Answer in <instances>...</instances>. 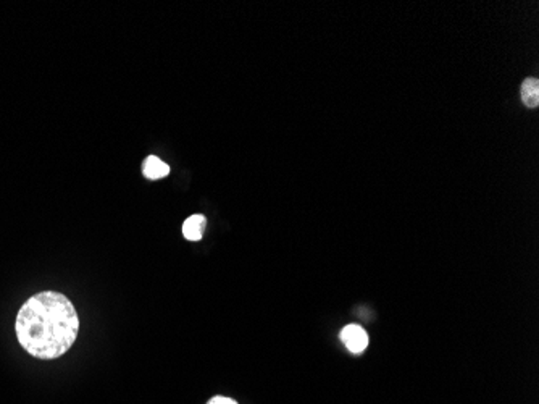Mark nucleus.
<instances>
[{"label": "nucleus", "mask_w": 539, "mask_h": 404, "mask_svg": "<svg viewBox=\"0 0 539 404\" xmlns=\"http://www.w3.org/2000/svg\"><path fill=\"white\" fill-rule=\"evenodd\" d=\"M207 228V218L200 213L191 215L183 223V235L188 241H200Z\"/></svg>", "instance_id": "7ed1b4c3"}, {"label": "nucleus", "mask_w": 539, "mask_h": 404, "mask_svg": "<svg viewBox=\"0 0 539 404\" xmlns=\"http://www.w3.org/2000/svg\"><path fill=\"white\" fill-rule=\"evenodd\" d=\"M16 338L28 354L52 361L68 353L79 333V317L65 294L42 291L21 305Z\"/></svg>", "instance_id": "f257e3e1"}, {"label": "nucleus", "mask_w": 539, "mask_h": 404, "mask_svg": "<svg viewBox=\"0 0 539 404\" xmlns=\"http://www.w3.org/2000/svg\"><path fill=\"white\" fill-rule=\"evenodd\" d=\"M341 340L352 353H362L368 346V335L358 325H347L341 332Z\"/></svg>", "instance_id": "f03ea898"}, {"label": "nucleus", "mask_w": 539, "mask_h": 404, "mask_svg": "<svg viewBox=\"0 0 539 404\" xmlns=\"http://www.w3.org/2000/svg\"><path fill=\"white\" fill-rule=\"evenodd\" d=\"M207 404H237L233 398H226V396H213L212 400H208Z\"/></svg>", "instance_id": "423d86ee"}, {"label": "nucleus", "mask_w": 539, "mask_h": 404, "mask_svg": "<svg viewBox=\"0 0 539 404\" xmlns=\"http://www.w3.org/2000/svg\"><path fill=\"white\" fill-rule=\"evenodd\" d=\"M142 173L147 180H161V178L168 176L170 173V167H168L164 160H160L155 155H149V157L144 160L142 165Z\"/></svg>", "instance_id": "20e7f679"}, {"label": "nucleus", "mask_w": 539, "mask_h": 404, "mask_svg": "<svg viewBox=\"0 0 539 404\" xmlns=\"http://www.w3.org/2000/svg\"><path fill=\"white\" fill-rule=\"evenodd\" d=\"M521 101L526 107L536 108L539 103V81L536 78H526L521 84Z\"/></svg>", "instance_id": "39448f33"}]
</instances>
